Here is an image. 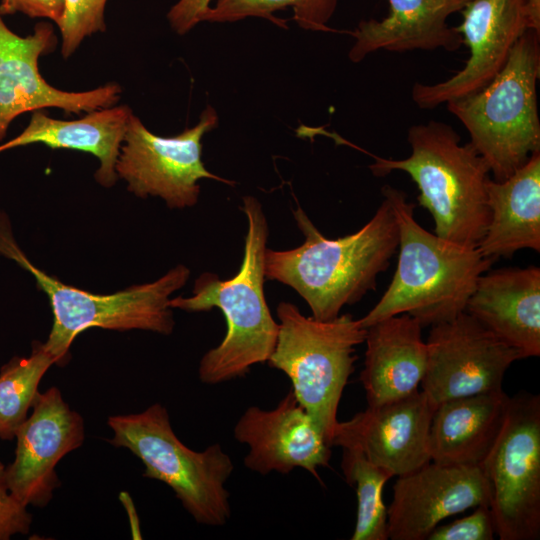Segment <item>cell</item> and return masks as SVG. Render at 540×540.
<instances>
[{
	"mask_svg": "<svg viewBox=\"0 0 540 540\" xmlns=\"http://www.w3.org/2000/svg\"><path fill=\"white\" fill-rule=\"evenodd\" d=\"M303 244L289 250L266 249L265 278L293 288L308 304L312 317L331 320L341 309L374 290L398 248V224L387 198L358 231L330 239L301 207L293 211Z\"/></svg>",
	"mask_w": 540,
	"mask_h": 540,
	"instance_id": "cell-1",
	"label": "cell"
},
{
	"mask_svg": "<svg viewBox=\"0 0 540 540\" xmlns=\"http://www.w3.org/2000/svg\"><path fill=\"white\" fill-rule=\"evenodd\" d=\"M398 224V260L393 278L376 305L359 319L364 328L407 313L422 327L450 321L465 312L479 277L493 259L478 247L442 239L420 226L415 205L390 185L381 188Z\"/></svg>",
	"mask_w": 540,
	"mask_h": 540,
	"instance_id": "cell-2",
	"label": "cell"
},
{
	"mask_svg": "<svg viewBox=\"0 0 540 540\" xmlns=\"http://www.w3.org/2000/svg\"><path fill=\"white\" fill-rule=\"evenodd\" d=\"M247 219L244 254L237 274L221 280L203 273L195 280L192 296L170 299L169 306L187 312L223 313L227 331L222 342L202 357L198 375L202 383L216 385L246 375L253 365L270 358L277 340L278 323L272 317L264 294V258L268 224L261 203L243 198Z\"/></svg>",
	"mask_w": 540,
	"mask_h": 540,
	"instance_id": "cell-3",
	"label": "cell"
},
{
	"mask_svg": "<svg viewBox=\"0 0 540 540\" xmlns=\"http://www.w3.org/2000/svg\"><path fill=\"white\" fill-rule=\"evenodd\" d=\"M411 154L395 160L371 155L374 176L406 172L419 189L418 202L435 222V234L467 247H478L490 209L486 184L490 170L485 160L447 123L430 120L412 125L407 133Z\"/></svg>",
	"mask_w": 540,
	"mask_h": 540,
	"instance_id": "cell-4",
	"label": "cell"
},
{
	"mask_svg": "<svg viewBox=\"0 0 540 540\" xmlns=\"http://www.w3.org/2000/svg\"><path fill=\"white\" fill-rule=\"evenodd\" d=\"M0 255L29 272L48 297L53 324L44 344L57 365L68 361L73 340L89 328L147 330L169 335L174 317L170 296L189 279L190 270L179 264L159 279L133 285L113 294H95L64 284L37 268L17 244L7 215L0 211Z\"/></svg>",
	"mask_w": 540,
	"mask_h": 540,
	"instance_id": "cell-5",
	"label": "cell"
},
{
	"mask_svg": "<svg viewBox=\"0 0 540 540\" xmlns=\"http://www.w3.org/2000/svg\"><path fill=\"white\" fill-rule=\"evenodd\" d=\"M539 77L540 32L528 29L486 86L446 103L496 181L509 178L540 151Z\"/></svg>",
	"mask_w": 540,
	"mask_h": 540,
	"instance_id": "cell-6",
	"label": "cell"
},
{
	"mask_svg": "<svg viewBox=\"0 0 540 540\" xmlns=\"http://www.w3.org/2000/svg\"><path fill=\"white\" fill-rule=\"evenodd\" d=\"M276 313L278 335L268 365L289 377L297 401L331 446L339 402L366 328L350 314L306 317L291 302H280Z\"/></svg>",
	"mask_w": 540,
	"mask_h": 540,
	"instance_id": "cell-7",
	"label": "cell"
},
{
	"mask_svg": "<svg viewBox=\"0 0 540 540\" xmlns=\"http://www.w3.org/2000/svg\"><path fill=\"white\" fill-rule=\"evenodd\" d=\"M109 443L124 447L144 464V477L168 485L197 523L223 526L231 516L225 484L233 461L219 444L203 451L185 446L174 433L165 407L155 403L138 414L108 418Z\"/></svg>",
	"mask_w": 540,
	"mask_h": 540,
	"instance_id": "cell-8",
	"label": "cell"
},
{
	"mask_svg": "<svg viewBox=\"0 0 540 540\" xmlns=\"http://www.w3.org/2000/svg\"><path fill=\"white\" fill-rule=\"evenodd\" d=\"M500 540L540 538V397L510 398L502 430L481 464Z\"/></svg>",
	"mask_w": 540,
	"mask_h": 540,
	"instance_id": "cell-9",
	"label": "cell"
},
{
	"mask_svg": "<svg viewBox=\"0 0 540 540\" xmlns=\"http://www.w3.org/2000/svg\"><path fill=\"white\" fill-rule=\"evenodd\" d=\"M218 123L216 110L208 105L193 127L162 137L132 114L115 165L118 178L137 197H160L169 208L193 207L199 199L201 179L234 184L207 170L201 158L202 138Z\"/></svg>",
	"mask_w": 540,
	"mask_h": 540,
	"instance_id": "cell-10",
	"label": "cell"
},
{
	"mask_svg": "<svg viewBox=\"0 0 540 540\" xmlns=\"http://www.w3.org/2000/svg\"><path fill=\"white\" fill-rule=\"evenodd\" d=\"M422 392L436 407L447 400L502 389L520 353L466 311L432 326Z\"/></svg>",
	"mask_w": 540,
	"mask_h": 540,
	"instance_id": "cell-11",
	"label": "cell"
},
{
	"mask_svg": "<svg viewBox=\"0 0 540 540\" xmlns=\"http://www.w3.org/2000/svg\"><path fill=\"white\" fill-rule=\"evenodd\" d=\"M51 23L39 22L33 33L20 36L4 22L0 12V142L10 124L21 114L45 108L67 113H87L111 107L121 98L118 83H106L92 90L69 92L49 84L39 71V58L57 46Z\"/></svg>",
	"mask_w": 540,
	"mask_h": 540,
	"instance_id": "cell-12",
	"label": "cell"
},
{
	"mask_svg": "<svg viewBox=\"0 0 540 540\" xmlns=\"http://www.w3.org/2000/svg\"><path fill=\"white\" fill-rule=\"evenodd\" d=\"M528 0H469L456 30L470 52L465 65L447 80L411 90L420 109H434L486 86L504 67L519 38L531 29Z\"/></svg>",
	"mask_w": 540,
	"mask_h": 540,
	"instance_id": "cell-13",
	"label": "cell"
},
{
	"mask_svg": "<svg viewBox=\"0 0 540 540\" xmlns=\"http://www.w3.org/2000/svg\"><path fill=\"white\" fill-rule=\"evenodd\" d=\"M32 409L16 431L15 459L5 473L9 490L24 506L43 507L60 485L55 466L84 442V421L56 387L39 392Z\"/></svg>",
	"mask_w": 540,
	"mask_h": 540,
	"instance_id": "cell-14",
	"label": "cell"
},
{
	"mask_svg": "<svg viewBox=\"0 0 540 540\" xmlns=\"http://www.w3.org/2000/svg\"><path fill=\"white\" fill-rule=\"evenodd\" d=\"M435 406L422 391L368 406L337 423L331 446L360 451L392 477L409 474L431 461L428 438Z\"/></svg>",
	"mask_w": 540,
	"mask_h": 540,
	"instance_id": "cell-15",
	"label": "cell"
},
{
	"mask_svg": "<svg viewBox=\"0 0 540 540\" xmlns=\"http://www.w3.org/2000/svg\"><path fill=\"white\" fill-rule=\"evenodd\" d=\"M480 505L489 507L481 467L430 461L396 480L387 509L388 539L427 540L442 520Z\"/></svg>",
	"mask_w": 540,
	"mask_h": 540,
	"instance_id": "cell-16",
	"label": "cell"
},
{
	"mask_svg": "<svg viewBox=\"0 0 540 540\" xmlns=\"http://www.w3.org/2000/svg\"><path fill=\"white\" fill-rule=\"evenodd\" d=\"M233 433L236 441L249 447L245 467L259 474H288L298 467L321 482L318 468L329 465L331 446L292 389L271 410L247 408Z\"/></svg>",
	"mask_w": 540,
	"mask_h": 540,
	"instance_id": "cell-17",
	"label": "cell"
},
{
	"mask_svg": "<svg viewBox=\"0 0 540 540\" xmlns=\"http://www.w3.org/2000/svg\"><path fill=\"white\" fill-rule=\"evenodd\" d=\"M465 311L522 359L540 355L539 267L489 269L479 277Z\"/></svg>",
	"mask_w": 540,
	"mask_h": 540,
	"instance_id": "cell-18",
	"label": "cell"
},
{
	"mask_svg": "<svg viewBox=\"0 0 540 540\" xmlns=\"http://www.w3.org/2000/svg\"><path fill=\"white\" fill-rule=\"evenodd\" d=\"M422 325L407 313L366 328L364 368L360 380L368 406L392 402L418 391L427 363Z\"/></svg>",
	"mask_w": 540,
	"mask_h": 540,
	"instance_id": "cell-19",
	"label": "cell"
},
{
	"mask_svg": "<svg viewBox=\"0 0 540 540\" xmlns=\"http://www.w3.org/2000/svg\"><path fill=\"white\" fill-rule=\"evenodd\" d=\"M389 14L380 21L362 20L351 35L348 57L360 62L378 50L406 52L442 48L453 52L463 44L461 34L447 23L469 0H387Z\"/></svg>",
	"mask_w": 540,
	"mask_h": 540,
	"instance_id": "cell-20",
	"label": "cell"
},
{
	"mask_svg": "<svg viewBox=\"0 0 540 540\" xmlns=\"http://www.w3.org/2000/svg\"><path fill=\"white\" fill-rule=\"evenodd\" d=\"M509 400L500 389L437 405L428 438L431 461L480 467L502 430Z\"/></svg>",
	"mask_w": 540,
	"mask_h": 540,
	"instance_id": "cell-21",
	"label": "cell"
},
{
	"mask_svg": "<svg viewBox=\"0 0 540 540\" xmlns=\"http://www.w3.org/2000/svg\"><path fill=\"white\" fill-rule=\"evenodd\" d=\"M132 114L129 106L114 105L87 112L76 120H59L37 110L19 135L0 144V153L34 143L87 152L99 161L96 181L111 187L118 180L115 165Z\"/></svg>",
	"mask_w": 540,
	"mask_h": 540,
	"instance_id": "cell-22",
	"label": "cell"
},
{
	"mask_svg": "<svg viewBox=\"0 0 540 540\" xmlns=\"http://www.w3.org/2000/svg\"><path fill=\"white\" fill-rule=\"evenodd\" d=\"M490 221L478 249L494 261L521 249L540 252V151L503 181L486 184Z\"/></svg>",
	"mask_w": 540,
	"mask_h": 540,
	"instance_id": "cell-23",
	"label": "cell"
},
{
	"mask_svg": "<svg viewBox=\"0 0 540 540\" xmlns=\"http://www.w3.org/2000/svg\"><path fill=\"white\" fill-rule=\"evenodd\" d=\"M55 357L34 342L29 357H14L0 371V438L12 440L35 401L40 380Z\"/></svg>",
	"mask_w": 540,
	"mask_h": 540,
	"instance_id": "cell-24",
	"label": "cell"
},
{
	"mask_svg": "<svg viewBox=\"0 0 540 540\" xmlns=\"http://www.w3.org/2000/svg\"><path fill=\"white\" fill-rule=\"evenodd\" d=\"M341 468L346 482L355 488L357 495L356 525L351 539L387 540L383 489L392 476L356 449H343Z\"/></svg>",
	"mask_w": 540,
	"mask_h": 540,
	"instance_id": "cell-25",
	"label": "cell"
},
{
	"mask_svg": "<svg viewBox=\"0 0 540 540\" xmlns=\"http://www.w3.org/2000/svg\"><path fill=\"white\" fill-rule=\"evenodd\" d=\"M291 7L293 19L306 30L332 31L328 22L337 7V0H217L203 21L235 22L247 17H260L287 28L286 21L273 12Z\"/></svg>",
	"mask_w": 540,
	"mask_h": 540,
	"instance_id": "cell-26",
	"label": "cell"
},
{
	"mask_svg": "<svg viewBox=\"0 0 540 540\" xmlns=\"http://www.w3.org/2000/svg\"><path fill=\"white\" fill-rule=\"evenodd\" d=\"M107 0H64V13L57 24L61 34V54L67 59L83 40L106 29Z\"/></svg>",
	"mask_w": 540,
	"mask_h": 540,
	"instance_id": "cell-27",
	"label": "cell"
},
{
	"mask_svg": "<svg viewBox=\"0 0 540 540\" xmlns=\"http://www.w3.org/2000/svg\"><path fill=\"white\" fill-rule=\"evenodd\" d=\"M496 535L488 506H477L471 514L449 524L437 526L427 540H492Z\"/></svg>",
	"mask_w": 540,
	"mask_h": 540,
	"instance_id": "cell-28",
	"label": "cell"
},
{
	"mask_svg": "<svg viewBox=\"0 0 540 540\" xmlns=\"http://www.w3.org/2000/svg\"><path fill=\"white\" fill-rule=\"evenodd\" d=\"M5 468L0 462V540L28 533L32 522L27 507L9 490Z\"/></svg>",
	"mask_w": 540,
	"mask_h": 540,
	"instance_id": "cell-29",
	"label": "cell"
},
{
	"mask_svg": "<svg viewBox=\"0 0 540 540\" xmlns=\"http://www.w3.org/2000/svg\"><path fill=\"white\" fill-rule=\"evenodd\" d=\"M65 5L64 0H0V12L4 15L22 13L31 18H44L60 22Z\"/></svg>",
	"mask_w": 540,
	"mask_h": 540,
	"instance_id": "cell-30",
	"label": "cell"
},
{
	"mask_svg": "<svg viewBox=\"0 0 540 540\" xmlns=\"http://www.w3.org/2000/svg\"><path fill=\"white\" fill-rule=\"evenodd\" d=\"M211 0H179L167 13L171 28L184 35L202 22L210 9Z\"/></svg>",
	"mask_w": 540,
	"mask_h": 540,
	"instance_id": "cell-31",
	"label": "cell"
},
{
	"mask_svg": "<svg viewBox=\"0 0 540 540\" xmlns=\"http://www.w3.org/2000/svg\"><path fill=\"white\" fill-rule=\"evenodd\" d=\"M527 6L530 16L531 29L540 32V0H528Z\"/></svg>",
	"mask_w": 540,
	"mask_h": 540,
	"instance_id": "cell-32",
	"label": "cell"
}]
</instances>
